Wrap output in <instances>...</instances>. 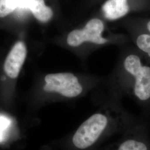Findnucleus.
Returning <instances> with one entry per match:
<instances>
[{
	"mask_svg": "<svg viewBox=\"0 0 150 150\" xmlns=\"http://www.w3.org/2000/svg\"><path fill=\"white\" fill-rule=\"evenodd\" d=\"M98 107L72 132L66 142L68 150H96L113 137L118 136L142 120L129 112L122 98L101 96Z\"/></svg>",
	"mask_w": 150,
	"mask_h": 150,
	"instance_id": "obj_1",
	"label": "nucleus"
},
{
	"mask_svg": "<svg viewBox=\"0 0 150 150\" xmlns=\"http://www.w3.org/2000/svg\"><path fill=\"white\" fill-rule=\"evenodd\" d=\"M112 74L106 77L102 92L122 99L129 96L141 108V119L150 126V67L144 65L139 56L127 52L125 46Z\"/></svg>",
	"mask_w": 150,
	"mask_h": 150,
	"instance_id": "obj_2",
	"label": "nucleus"
},
{
	"mask_svg": "<svg viewBox=\"0 0 150 150\" xmlns=\"http://www.w3.org/2000/svg\"><path fill=\"white\" fill-rule=\"evenodd\" d=\"M126 35L111 31L107 22L101 17H93L69 32L67 45L75 50L80 59L85 62L92 52L100 48L116 45H126Z\"/></svg>",
	"mask_w": 150,
	"mask_h": 150,
	"instance_id": "obj_3",
	"label": "nucleus"
},
{
	"mask_svg": "<svg viewBox=\"0 0 150 150\" xmlns=\"http://www.w3.org/2000/svg\"><path fill=\"white\" fill-rule=\"evenodd\" d=\"M96 150H150V126L142 121Z\"/></svg>",
	"mask_w": 150,
	"mask_h": 150,
	"instance_id": "obj_4",
	"label": "nucleus"
},
{
	"mask_svg": "<svg viewBox=\"0 0 150 150\" xmlns=\"http://www.w3.org/2000/svg\"><path fill=\"white\" fill-rule=\"evenodd\" d=\"M27 56V48L22 41L17 42L11 48L4 62V69L7 76L15 79L19 75Z\"/></svg>",
	"mask_w": 150,
	"mask_h": 150,
	"instance_id": "obj_5",
	"label": "nucleus"
},
{
	"mask_svg": "<svg viewBox=\"0 0 150 150\" xmlns=\"http://www.w3.org/2000/svg\"><path fill=\"white\" fill-rule=\"evenodd\" d=\"M102 19L106 22L121 20L131 11L129 0H106L101 6Z\"/></svg>",
	"mask_w": 150,
	"mask_h": 150,
	"instance_id": "obj_6",
	"label": "nucleus"
},
{
	"mask_svg": "<svg viewBox=\"0 0 150 150\" xmlns=\"http://www.w3.org/2000/svg\"><path fill=\"white\" fill-rule=\"evenodd\" d=\"M23 7L30 10L33 16L42 23H47L54 17L52 9L45 4L44 0H20ZM18 6V7H19Z\"/></svg>",
	"mask_w": 150,
	"mask_h": 150,
	"instance_id": "obj_7",
	"label": "nucleus"
},
{
	"mask_svg": "<svg viewBox=\"0 0 150 150\" xmlns=\"http://www.w3.org/2000/svg\"><path fill=\"white\" fill-rule=\"evenodd\" d=\"M19 0H0V17H5L18 7Z\"/></svg>",
	"mask_w": 150,
	"mask_h": 150,
	"instance_id": "obj_8",
	"label": "nucleus"
},
{
	"mask_svg": "<svg viewBox=\"0 0 150 150\" xmlns=\"http://www.w3.org/2000/svg\"><path fill=\"white\" fill-rule=\"evenodd\" d=\"M137 47L147 54L150 57V35L142 33L137 36L136 40Z\"/></svg>",
	"mask_w": 150,
	"mask_h": 150,
	"instance_id": "obj_9",
	"label": "nucleus"
},
{
	"mask_svg": "<svg viewBox=\"0 0 150 150\" xmlns=\"http://www.w3.org/2000/svg\"><path fill=\"white\" fill-rule=\"evenodd\" d=\"M11 125L10 118L4 116H0V143L5 139Z\"/></svg>",
	"mask_w": 150,
	"mask_h": 150,
	"instance_id": "obj_10",
	"label": "nucleus"
},
{
	"mask_svg": "<svg viewBox=\"0 0 150 150\" xmlns=\"http://www.w3.org/2000/svg\"><path fill=\"white\" fill-rule=\"evenodd\" d=\"M147 26V29L150 32V21L148 22V23H147V26Z\"/></svg>",
	"mask_w": 150,
	"mask_h": 150,
	"instance_id": "obj_11",
	"label": "nucleus"
}]
</instances>
